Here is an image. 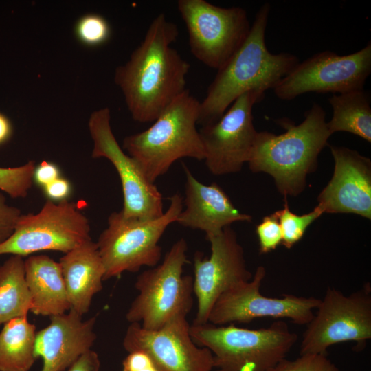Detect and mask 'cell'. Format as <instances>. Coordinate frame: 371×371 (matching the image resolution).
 <instances>
[{
    "mask_svg": "<svg viewBox=\"0 0 371 371\" xmlns=\"http://www.w3.org/2000/svg\"><path fill=\"white\" fill-rule=\"evenodd\" d=\"M179 36L164 13L150 23L129 60L117 68L115 82L137 122H154L186 89L190 64L172 47Z\"/></svg>",
    "mask_w": 371,
    "mask_h": 371,
    "instance_id": "cell-1",
    "label": "cell"
},
{
    "mask_svg": "<svg viewBox=\"0 0 371 371\" xmlns=\"http://www.w3.org/2000/svg\"><path fill=\"white\" fill-rule=\"evenodd\" d=\"M270 5L263 4L256 14L249 32L239 48L217 70L200 102L197 124L218 121L231 104L244 93L254 89L265 92L273 89L300 62L288 52L273 54L265 43Z\"/></svg>",
    "mask_w": 371,
    "mask_h": 371,
    "instance_id": "cell-2",
    "label": "cell"
},
{
    "mask_svg": "<svg viewBox=\"0 0 371 371\" xmlns=\"http://www.w3.org/2000/svg\"><path fill=\"white\" fill-rule=\"evenodd\" d=\"M278 124L284 133L258 132L247 163L252 172L270 175L284 198L296 196L304 190L306 177L316 168L319 154L332 134L326 113L317 103L300 124L285 118L278 120Z\"/></svg>",
    "mask_w": 371,
    "mask_h": 371,
    "instance_id": "cell-3",
    "label": "cell"
},
{
    "mask_svg": "<svg viewBox=\"0 0 371 371\" xmlns=\"http://www.w3.org/2000/svg\"><path fill=\"white\" fill-rule=\"evenodd\" d=\"M199 101L188 89L175 99L145 131L126 136L122 149L138 164L152 183L166 174L177 160H204L205 152L196 129Z\"/></svg>",
    "mask_w": 371,
    "mask_h": 371,
    "instance_id": "cell-4",
    "label": "cell"
},
{
    "mask_svg": "<svg viewBox=\"0 0 371 371\" xmlns=\"http://www.w3.org/2000/svg\"><path fill=\"white\" fill-rule=\"evenodd\" d=\"M190 333L196 345L212 352L216 371H267L286 358L298 339L282 320L259 329L192 324Z\"/></svg>",
    "mask_w": 371,
    "mask_h": 371,
    "instance_id": "cell-5",
    "label": "cell"
},
{
    "mask_svg": "<svg viewBox=\"0 0 371 371\" xmlns=\"http://www.w3.org/2000/svg\"><path fill=\"white\" fill-rule=\"evenodd\" d=\"M188 245L177 240L163 261L142 272L135 283L137 295L126 314L129 323L147 330H158L172 320L187 317L194 304L193 277L183 275L188 262Z\"/></svg>",
    "mask_w": 371,
    "mask_h": 371,
    "instance_id": "cell-6",
    "label": "cell"
},
{
    "mask_svg": "<svg viewBox=\"0 0 371 371\" xmlns=\"http://www.w3.org/2000/svg\"><path fill=\"white\" fill-rule=\"evenodd\" d=\"M183 200L179 194H173L166 211L153 220L128 218L121 211L109 215L107 227L96 242L105 269L104 280L159 264L161 258L159 241L167 227L176 223L183 210Z\"/></svg>",
    "mask_w": 371,
    "mask_h": 371,
    "instance_id": "cell-7",
    "label": "cell"
},
{
    "mask_svg": "<svg viewBox=\"0 0 371 371\" xmlns=\"http://www.w3.org/2000/svg\"><path fill=\"white\" fill-rule=\"evenodd\" d=\"M177 5L191 53L210 68L223 67L249 32L250 22L243 8H223L205 0H179Z\"/></svg>",
    "mask_w": 371,
    "mask_h": 371,
    "instance_id": "cell-8",
    "label": "cell"
},
{
    "mask_svg": "<svg viewBox=\"0 0 371 371\" xmlns=\"http://www.w3.org/2000/svg\"><path fill=\"white\" fill-rule=\"evenodd\" d=\"M307 324L300 344L301 355H326L334 344L355 341L363 348L371 339V286L345 295L328 288Z\"/></svg>",
    "mask_w": 371,
    "mask_h": 371,
    "instance_id": "cell-9",
    "label": "cell"
},
{
    "mask_svg": "<svg viewBox=\"0 0 371 371\" xmlns=\"http://www.w3.org/2000/svg\"><path fill=\"white\" fill-rule=\"evenodd\" d=\"M87 218L75 203L47 200L36 214H21L0 255L24 257L41 251L65 254L91 239Z\"/></svg>",
    "mask_w": 371,
    "mask_h": 371,
    "instance_id": "cell-10",
    "label": "cell"
},
{
    "mask_svg": "<svg viewBox=\"0 0 371 371\" xmlns=\"http://www.w3.org/2000/svg\"><path fill=\"white\" fill-rule=\"evenodd\" d=\"M371 72V43L344 56L324 51L299 63L273 89L282 100L309 92L344 93L363 89Z\"/></svg>",
    "mask_w": 371,
    "mask_h": 371,
    "instance_id": "cell-11",
    "label": "cell"
},
{
    "mask_svg": "<svg viewBox=\"0 0 371 371\" xmlns=\"http://www.w3.org/2000/svg\"><path fill=\"white\" fill-rule=\"evenodd\" d=\"M109 108L91 113L89 130L93 142V158H106L115 168L123 193L122 215L128 218L149 221L161 217L164 212L163 196L150 182L136 161L125 153L111 127Z\"/></svg>",
    "mask_w": 371,
    "mask_h": 371,
    "instance_id": "cell-12",
    "label": "cell"
},
{
    "mask_svg": "<svg viewBox=\"0 0 371 371\" xmlns=\"http://www.w3.org/2000/svg\"><path fill=\"white\" fill-rule=\"evenodd\" d=\"M265 275V268L259 266L250 280L236 284L224 292L214 304L207 322L223 326L272 317L288 318L295 324L307 325L320 300L292 294L280 298L265 296L260 286Z\"/></svg>",
    "mask_w": 371,
    "mask_h": 371,
    "instance_id": "cell-13",
    "label": "cell"
},
{
    "mask_svg": "<svg viewBox=\"0 0 371 371\" xmlns=\"http://www.w3.org/2000/svg\"><path fill=\"white\" fill-rule=\"evenodd\" d=\"M264 95V91L258 89L244 93L218 121L199 131L205 165L212 175L239 172L248 162L258 134L252 109Z\"/></svg>",
    "mask_w": 371,
    "mask_h": 371,
    "instance_id": "cell-14",
    "label": "cell"
},
{
    "mask_svg": "<svg viewBox=\"0 0 371 371\" xmlns=\"http://www.w3.org/2000/svg\"><path fill=\"white\" fill-rule=\"evenodd\" d=\"M205 238L210 243V256L205 257L196 251L193 260V291L197 300L194 324L207 323L216 300L233 286L253 277L247 267L243 248L231 226Z\"/></svg>",
    "mask_w": 371,
    "mask_h": 371,
    "instance_id": "cell-15",
    "label": "cell"
},
{
    "mask_svg": "<svg viewBox=\"0 0 371 371\" xmlns=\"http://www.w3.org/2000/svg\"><path fill=\"white\" fill-rule=\"evenodd\" d=\"M190 328L186 317L175 319L153 330L144 328L139 323H130L123 347L128 352H146L163 371H212V352L194 342Z\"/></svg>",
    "mask_w": 371,
    "mask_h": 371,
    "instance_id": "cell-16",
    "label": "cell"
},
{
    "mask_svg": "<svg viewBox=\"0 0 371 371\" xmlns=\"http://www.w3.org/2000/svg\"><path fill=\"white\" fill-rule=\"evenodd\" d=\"M333 175L318 196L324 213H350L371 219V161L344 146H330Z\"/></svg>",
    "mask_w": 371,
    "mask_h": 371,
    "instance_id": "cell-17",
    "label": "cell"
},
{
    "mask_svg": "<svg viewBox=\"0 0 371 371\" xmlns=\"http://www.w3.org/2000/svg\"><path fill=\"white\" fill-rule=\"evenodd\" d=\"M96 317L83 320L69 311L50 317V323L36 332L34 355L43 359L41 371H64L91 350L97 335Z\"/></svg>",
    "mask_w": 371,
    "mask_h": 371,
    "instance_id": "cell-18",
    "label": "cell"
},
{
    "mask_svg": "<svg viewBox=\"0 0 371 371\" xmlns=\"http://www.w3.org/2000/svg\"><path fill=\"white\" fill-rule=\"evenodd\" d=\"M186 176L185 209L176 223L183 227L199 229L205 236L216 234L237 221L250 222V215L240 213L225 191L216 183L200 182L188 166L183 164Z\"/></svg>",
    "mask_w": 371,
    "mask_h": 371,
    "instance_id": "cell-19",
    "label": "cell"
},
{
    "mask_svg": "<svg viewBox=\"0 0 371 371\" xmlns=\"http://www.w3.org/2000/svg\"><path fill=\"white\" fill-rule=\"evenodd\" d=\"M71 311L88 313L93 296L102 289L105 269L96 243L92 239L65 254L58 262Z\"/></svg>",
    "mask_w": 371,
    "mask_h": 371,
    "instance_id": "cell-20",
    "label": "cell"
},
{
    "mask_svg": "<svg viewBox=\"0 0 371 371\" xmlns=\"http://www.w3.org/2000/svg\"><path fill=\"white\" fill-rule=\"evenodd\" d=\"M25 278L32 299L30 312L56 316L68 312L70 306L58 262L47 255L25 260Z\"/></svg>",
    "mask_w": 371,
    "mask_h": 371,
    "instance_id": "cell-21",
    "label": "cell"
},
{
    "mask_svg": "<svg viewBox=\"0 0 371 371\" xmlns=\"http://www.w3.org/2000/svg\"><path fill=\"white\" fill-rule=\"evenodd\" d=\"M36 326L27 316L12 319L0 332V371H29L34 355Z\"/></svg>",
    "mask_w": 371,
    "mask_h": 371,
    "instance_id": "cell-22",
    "label": "cell"
},
{
    "mask_svg": "<svg viewBox=\"0 0 371 371\" xmlns=\"http://www.w3.org/2000/svg\"><path fill=\"white\" fill-rule=\"evenodd\" d=\"M333 117L327 127L333 135L344 131L371 142L370 97L363 89L333 95L328 99Z\"/></svg>",
    "mask_w": 371,
    "mask_h": 371,
    "instance_id": "cell-23",
    "label": "cell"
},
{
    "mask_svg": "<svg viewBox=\"0 0 371 371\" xmlns=\"http://www.w3.org/2000/svg\"><path fill=\"white\" fill-rule=\"evenodd\" d=\"M31 308L25 260L20 256L12 255L0 266V325L27 316Z\"/></svg>",
    "mask_w": 371,
    "mask_h": 371,
    "instance_id": "cell-24",
    "label": "cell"
},
{
    "mask_svg": "<svg viewBox=\"0 0 371 371\" xmlns=\"http://www.w3.org/2000/svg\"><path fill=\"white\" fill-rule=\"evenodd\" d=\"M277 216L282 234V244L287 249H291L304 236L307 228L324 212L317 205L311 212L298 215L290 210L286 198L283 208L274 212Z\"/></svg>",
    "mask_w": 371,
    "mask_h": 371,
    "instance_id": "cell-25",
    "label": "cell"
},
{
    "mask_svg": "<svg viewBox=\"0 0 371 371\" xmlns=\"http://www.w3.org/2000/svg\"><path fill=\"white\" fill-rule=\"evenodd\" d=\"M35 162L12 168L0 167V190L12 198H25L34 180Z\"/></svg>",
    "mask_w": 371,
    "mask_h": 371,
    "instance_id": "cell-26",
    "label": "cell"
},
{
    "mask_svg": "<svg viewBox=\"0 0 371 371\" xmlns=\"http://www.w3.org/2000/svg\"><path fill=\"white\" fill-rule=\"evenodd\" d=\"M77 38L87 46H98L106 42L111 36L107 21L100 15L89 14L81 17L75 25Z\"/></svg>",
    "mask_w": 371,
    "mask_h": 371,
    "instance_id": "cell-27",
    "label": "cell"
},
{
    "mask_svg": "<svg viewBox=\"0 0 371 371\" xmlns=\"http://www.w3.org/2000/svg\"><path fill=\"white\" fill-rule=\"evenodd\" d=\"M267 371H340L326 355H301L293 360L282 359Z\"/></svg>",
    "mask_w": 371,
    "mask_h": 371,
    "instance_id": "cell-28",
    "label": "cell"
},
{
    "mask_svg": "<svg viewBox=\"0 0 371 371\" xmlns=\"http://www.w3.org/2000/svg\"><path fill=\"white\" fill-rule=\"evenodd\" d=\"M256 232L260 254L271 252L282 243V230L278 218L274 212L263 217L262 221L256 226Z\"/></svg>",
    "mask_w": 371,
    "mask_h": 371,
    "instance_id": "cell-29",
    "label": "cell"
},
{
    "mask_svg": "<svg viewBox=\"0 0 371 371\" xmlns=\"http://www.w3.org/2000/svg\"><path fill=\"white\" fill-rule=\"evenodd\" d=\"M21 214L18 207L8 204L3 192L0 190V245L13 233Z\"/></svg>",
    "mask_w": 371,
    "mask_h": 371,
    "instance_id": "cell-30",
    "label": "cell"
},
{
    "mask_svg": "<svg viewBox=\"0 0 371 371\" xmlns=\"http://www.w3.org/2000/svg\"><path fill=\"white\" fill-rule=\"evenodd\" d=\"M123 371H163L153 357L142 350L128 352L122 362Z\"/></svg>",
    "mask_w": 371,
    "mask_h": 371,
    "instance_id": "cell-31",
    "label": "cell"
},
{
    "mask_svg": "<svg viewBox=\"0 0 371 371\" xmlns=\"http://www.w3.org/2000/svg\"><path fill=\"white\" fill-rule=\"evenodd\" d=\"M58 177H60L59 169L53 163L43 161L35 167L34 180L43 188Z\"/></svg>",
    "mask_w": 371,
    "mask_h": 371,
    "instance_id": "cell-32",
    "label": "cell"
},
{
    "mask_svg": "<svg viewBox=\"0 0 371 371\" xmlns=\"http://www.w3.org/2000/svg\"><path fill=\"white\" fill-rule=\"evenodd\" d=\"M49 200L60 202L66 200L71 192V185L66 179L58 177L43 188Z\"/></svg>",
    "mask_w": 371,
    "mask_h": 371,
    "instance_id": "cell-33",
    "label": "cell"
},
{
    "mask_svg": "<svg viewBox=\"0 0 371 371\" xmlns=\"http://www.w3.org/2000/svg\"><path fill=\"white\" fill-rule=\"evenodd\" d=\"M100 366L98 353L91 349L82 355L67 371H99Z\"/></svg>",
    "mask_w": 371,
    "mask_h": 371,
    "instance_id": "cell-34",
    "label": "cell"
},
{
    "mask_svg": "<svg viewBox=\"0 0 371 371\" xmlns=\"http://www.w3.org/2000/svg\"><path fill=\"white\" fill-rule=\"evenodd\" d=\"M12 132V127L9 119L0 113V145L9 139Z\"/></svg>",
    "mask_w": 371,
    "mask_h": 371,
    "instance_id": "cell-35",
    "label": "cell"
}]
</instances>
